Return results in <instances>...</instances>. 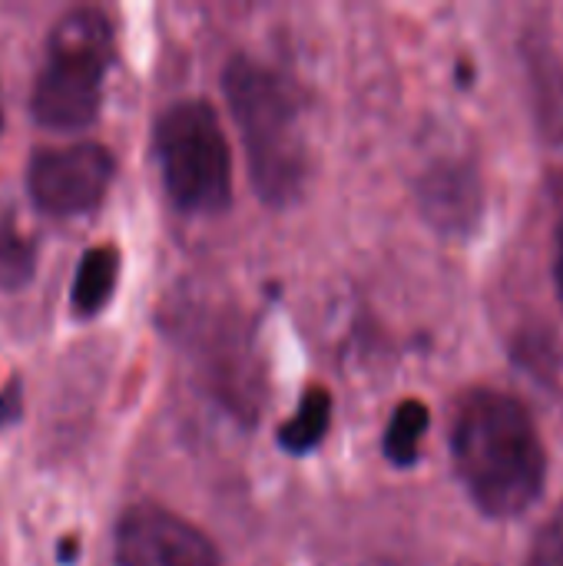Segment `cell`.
I'll return each mask as SVG.
<instances>
[{
  "instance_id": "cell-1",
  "label": "cell",
  "mask_w": 563,
  "mask_h": 566,
  "mask_svg": "<svg viewBox=\"0 0 563 566\" xmlns=\"http://www.w3.org/2000/svg\"><path fill=\"white\" fill-rule=\"evenodd\" d=\"M451 451L461 484L488 517H518L544 491L548 454L518 398L475 391L458 405Z\"/></svg>"
},
{
  "instance_id": "cell-2",
  "label": "cell",
  "mask_w": 563,
  "mask_h": 566,
  "mask_svg": "<svg viewBox=\"0 0 563 566\" xmlns=\"http://www.w3.org/2000/svg\"><path fill=\"white\" fill-rule=\"evenodd\" d=\"M226 96L246 139L249 172L265 202H292L305 182V139L289 86L265 66L236 56L226 70Z\"/></svg>"
},
{
  "instance_id": "cell-3",
  "label": "cell",
  "mask_w": 563,
  "mask_h": 566,
  "mask_svg": "<svg viewBox=\"0 0 563 566\" xmlns=\"http://www.w3.org/2000/svg\"><path fill=\"white\" fill-rule=\"evenodd\" d=\"M113 60V23L96 7L66 10L46 36V66L30 96V113L46 129H83L96 119L103 73Z\"/></svg>"
},
{
  "instance_id": "cell-4",
  "label": "cell",
  "mask_w": 563,
  "mask_h": 566,
  "mask_svg": "<svg viewBox=\"0 0 563 566\" xmlns=\"http://www.w3.org/2000/svg\"><path fill=\"white\" fill-rule=\"evenodd\" d=\"M156 156L169 199L183 212H222L232 199V153L202 99L169 106L156 123Z\"/></svg>"
},
{
  "instance_id": "cell-5",
  "label": "cell",
  "mask_w": 563,
  "mask_h": 566,
  "mask_svg": "<svg viewBox=\"0 0 563 566\" xmlns=\"http://www.w3.org/2000/svg\"><path fill=\"white\" fill-rule=\"evenodd\" d=\"M113 172V153L100 143L46 146L37 149L27 166V189L50 216H83L103 202Z\"/></svg>"
},
{
  "instance_id": "cell-6",
  "label": "cell",
  "mask_w": 563,
  "mask_h": 566,
  "mask_svg": "<svg viewBox=\"0 0 563 566\" xmlns=\"http://www.w3.org/2000/svg\"><path fill=\"white\" fill-rule=\"evenodd\" d=\"M119 566H219V551L189 521L143 504L123 514L116 527Z\"/></svg>"
},
{
  "instance_id": "cell-7",
  "label": "cell",
  "mask_w": 563,
  "mask_h": 566,
  "mask_svg": "<svg viewBox=\"0 0 563 566\" xmlns=\"http://www.w3.org/2000/svg\"><path fill=\"white\" fill-rule=\"evenodd\" d=\"M116 279H119V252H116L113 245H96V249H90V252L80 259L76 275H73V292H70L73 312L83 315V318L103 312L106 302L113 298Z\"/></svg>"
},
{
  "instance_id": "cell-8",
  "label": "cell",
  "mask_w": 563,
  "mask_h": 566,
  "mask_svg": "<svg viewBox=\"0 0 563 566\" xmlns=\"http://www.w3.org/2000/svg\"><path fill=\"white\" fill-rule=\"evenodd\" d=\"M37 245L23 232L13 206L0 199V292H17L33 279Z\"/></svg>"
},
{
  "instance_id": "cell-9",
  "label": "cell",
  "mask_w": 563,
  "mask_h": 566,
  "mask_svg": "<svg viewBox=\"0 0 563 566\" xmlns=\"http://www.w3.org/2000/svg\"><path fill=\"white\" fill-rule=\"evenodd\" d=\"M329 418H332V398L322 388H312L302 401V408L282 424L279 431V444L292 454H305L312 451L325 431H329Z\"/></svg>"
},
{
  "instance_id": "cell-10",
  "label": "cell",
  "mask_w": 563,
  "mask_h": 566,
  "mask_svg": "<svg viewBox=\"0 0 563 566\" xmlns=\"http://www.w3.org/2000/svg\"><path fill=\"white\" fill-rule=\"evenodd\" d=\"M425 431H428V408L421 401H402L385 431V454L395 464H411L418 458V444Z\"/></svg>"
},
{
  "instance_id": "cell-11",
  "label": "cell",
  "mask_w": 563,
  "mask_h": 566,
  "mask_svg": "<svg viewBox=\"0 0 563 566\" xmlns=\"http://www.w3.org/2000/svg\"><path fill=\"white\" fill-rule=\"evenodd\" d=\"M528 566H563V511H557L538 534Z\"/></svg>"
},
{
  "instance_id": "cell-12",
  "label": "cell",
  "mask_w": 563,
  "mask_h": 566,
  "mask_svg": "<svg viewBox=\"0 0 563 566\" xmlns=\"http://www.w3.org/2000/svg\"><path fill=\"white\" fill-rule=\"evenodd\" d=\"M23 411V401H20V378H10L3 388H0V428L13 424Z\"/></svg>"
},
{
  "instance_id": "cell-13",
  "label": "cell",
  "mask_w": 563,
  "mask_h": 566,
  "mask_svg": "<svg viewBox=\"0 0 563 566\" xmlns=\"http://www.w3.org/2000/svg\"><path fill=\"white\" fill-rule=\"evenodd\" d=\"M554 275H557V289H561L563 295V222L561 232H557V265H554Z\"/></svg>"
},
{
  "instance_id": "cell-14",
  "label": "cell",
  "mask_w": 563,
  "mask_h": 566,
  "mask_svg": "<svg viewBox=\"0 0 563 566\" xmlns=\"http://www.w3.org/2000/svg\"><path fill=\"white\" fill-rule=\"evenodd\" d=\"M60 554H63V557H60L63 564H66V560H76V557H73V554H76V541H66V544L60 547Z\"/></svg>"
},
{
  "instance_id": "cell-15",
  "label": "cell",
  "mask_w": 563,
  "mask_h": 566,
  "mask_svg": "<svg viewBox=\"0 0 563 566\" xmlns=\"http://www.w3.org/2000/svg\"><path fill=\"white\" fill-rule=\"evenodd\" d=\"M0 126H3V106H0Z\"/></svg>"
}]
</instances>
